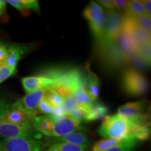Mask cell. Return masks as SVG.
Masks as SVG:
<instances>
[{"instance_id": "obj_1", "label": "cell", "mask_w": 151, "mask_h": 151, "mask_svg": "<svg viewBox=\"0 0 151 151\" xmlns=\"http://www.w3.org/2000/svg\"><path fill=\"white\" fill-rule=\"evenodd\" d=\"M137 49L132 38L121 29L110 43L97 49V51L104 67L109 70H116L127 65L130 54Z\"/></svg>"}, {"instance_id": "obj_2", "label": "cell", "mask_w": 151, "mask_h": 151, "mask_svg": "<svg viewBox=\"0 0 151 151\" xmlns=\"http://www.w3.org/2000/svg\"><path fill=\"white\" fill-rule=\"evenodd\" d=\"M98 133L104 139H123L133 133V127L125 118L116 114L104 118Z\"/></svg>"}, {"instance_id": "obj_3", "label": "cell", "mask_w": 151, "mask_h": 151, "mask_svg": "<svg viewBox=\"0 0 151 151\" xmlns=\"http://www.w3.org/2000/svg\"><path fill=\"white\" fill-rule=\"evenodd\" d=\"M146 105V100H141L127 103L118 108V114L125 118L132 124L133 133L139 127L149 124L148 116L143 113Z\"/></svg>"}, {"instance_id": "obj_4", "label": "cell", "mask_w": 151, "mask_h": 151, "mask_svg": "<svg viewBox=\"0 0 151 151\" xmlns=\"http://www.w3.org/2000/svg\"><path fill=\"white\" fill-rule=\"evenodd\" d=\"M124 14L122 12L112 10L106 13V21L102 35L100 40L97 42V48H101L110 43L116 35L121 31Z\"/></svg>"}, {"instance_id": "obj_5", "label": "cell", "mask_w": 151, "mask_h": 151, "mask_svg": "<svg viewBox=\"0 0 151 151\" xmlns=\"http://www.w3.org/2000/svg\"><path fill=\"white\" fill-rule=\"evenodd\" d=\"M122 86L126 93L134 97L143 95L148 89V83L146 77L133 69L124 71L122 77Z\"/></svg>"}, {"instance_id": "obj_6", "label": "cell", "mask_w": 151, "mask_h": 151, "mask_svg": "<svg viewBox=\"0 0 151 151\" xmlns=\"http://www.w3.org/2000/svg\"><path fill=\"white\" fill-rule=\"evenodd\" d=\"M83 15L89 22L90 29L96 41L98 42L102 35L106 21V13L99 4L91 1L84 9Z\"/></svg>"}, {"instance_id": "obj_7", "label": "cell", "mask_w": 151, "mask_h": 151, "mask_svg": "<svg viewBox=\"0 0 151 151\" xmlns=\"http://www.w3.org/2000/svg\"><path fill=\"white\" fill-rule=\"evenodd\" d=\"M0 151H44L43 143L32 138H11L0 140Z\"/></svg>"}, {"instance_id": "obj_8", "label": "cell", "mask_w": 151, "mask_h": 151, "mask_svg": "<svg viewBox=\"0 0 151 151\" xmlns=\"http://www.w3.org/2000/svg\"><path fill=\"white\" fill-rule=\"evenodd\" d=\"M0 136L5 139L22 137L38 139L41 138V134L33 127H24L0 120Z\"/></svg>"}, {"instance_id": "obj_9", "label": "cell", "mask_w": 151, "mask_h": 151, "mask_svg": "<svg viewBox=\"0 0 151 151\" xmlns=\"http://www.w3.org/2000/svg\"><path fill=\"white\" fill-rule=\"evenodd\" d=\"M45 92L46 90H42L27 94V95L12 104L14 107L25 113L31 120H32L37 116L38 106L41 100L44 97Z\"/></svg>"}, {"instance_id": "obj_10", "label": "cell", "mask_w": 151, "mask_h": 151, "mask_svg": "<svg viewBox=\"0 0 151 151\" xmlns=\"http://www.w3.org/2000/svg\"><path fill=\"white\" fill-rule=\"evenodd\" d=\"M0 120L24 127H32V120L25 113L13 106L0 101Z\"/></svg>"}, {"instance_id": "obj_11", "label": "cell", "mask_w": 151, "mask_h": 151, "mask_svg": "<svg viewBox=\"0 0 151 151\" xmlns=\"http://www.w3.org/2000/svg\"><path fill=\"white\" fill-rule=\"evenodd\" d=\"M122 30L132 38L137 48L150 43V34L138 26L131 17L124 14L122 24Z\"/></svg>"}, {"instance_id": "obj_12", "label": "cell", "mask_w": 151, "mask_h": 151, "mask_svg": "<svg viewBox=\"0 0 151 151\" xmlns=\"http://www.w3.org/2000/svg\"><path fill=\"white\" fill-rule=\"evenodd\" d=\"M83 128L81 122L69 116H64L53 121V125L50 137H63L76 132H83Z\"/></svg>"}, {"instance_id": "obj_13", "label": "cell", "mask_w": 151, "mask_h": 151, "mask_svg": "<svg viewBox=\"0 0 151 151\" xmlns=\"http://www.w3.org/2000/svg\"><path fill=\"white\" fill-rule=\"evenodd\" d=\"M21 83L24 91L27 94L42 90L53 89L56 86V81L43 76L24 77Z\"/></svg>"}, {"instance_id": "obj_14", "label": "cell", "mask_w": 151, "mask_h": 151, "mask_svg": "<svg viewBox=\"0 0 151 151\" xmlns=\"http://www.w3.org/2000/svg\"><path fill=\"white\" fill-rule=\"evenodd\" d=\"M60 143H70L75 145H89L88 135L83 132H76L63 137H48L45 139V146L49 147L55 144Z\"/></svg>"}, {"instance_id": "obj_15", "label": "cell", "mask_w": 151, "mask_h": 151, "mask_svg": "<svg viewBox=\"0 0 151 151\" xmlns=\"http://www.w3.org/2000/svg\"><path fill=\"white\" fill-rule=\"evenodd\" d=\"M27 50V47L22 45H7V55L4 64L9 67L16 69L18 61Z\"/></svg>"}, {"instance_id": "obj_16", "label": "cell", "mask_w": 151, "mask_h": 151, "mask_svg": "<svg viewBox=\"0 0 151 151\" xmlns=\"http://www.w3.org/2000/svg\"><path fill=\"white\" fill-rule=\"evenodd\" d=\"M53 121L48 116H37L32 120V127L46 137H51Z\"/></svg>"}, {"instance_id": "obj_17", "label": "cell", "mask_w": 151, "mask_h": 151, "mask_svg": "<svg viewBox=\"0 0 151 151\" xmlns=\"http://www.w3.org/2000/svg\"><path fill=\"white\" fill-rule=\"evenodd\" d=\"M86 90L90 98L94 101H97L99 94V79L95 73L92 72L90 68L88 69Z\"/></svg>"}, {"instance_id": "obj_18", "label": "cell", "mask_w": 151, "mask_h": 151, "mask_svg": "<svg viewBox=\"0 0 151 151\" xmlns=\"http://www.w3.org/2000/svg\"><path fill=\"white\" fill-rule=\"evenodd\" d=\"M109 108L102 103L94 102L89 112L86 114V121H94L105 118L108 115Z\"/></svg>"}, {"instance_id": "obj_19", "label": "cell", "mask_w": 151, "mask_h": 151, "mask_svg": "<svg viewBox=\"0 0 151 151\" xmlns=\"http://www.w3.org/2000/svg\"><path fill=\"white\" fill-rule=\"evenodd\" d=\"M139 142L140 141L131 134L123 139L122 142L118 146L113 147L106 151H134Z\"/></svg>"}, {"instance_id": "obj_20", "label": "cell", "mask_w": 151, "mask_h": 151, "mask_svg": "<svg viewBox=\"0 0 151 151\" xmlns=\"http://www.w3.org/2000/svg\"><path fill=\"white\" fill-rule=\"evenodd\" d=\"M124 15L129 16H143L147 15L141 1L132 0L128 1L127 9L124 11Z\"/></svg>"}, {"instance_id": "obj_21", "label": "cell", "mask_w": 151, "mask_h": 151, "mask_svg": "<svg viewBox=\"0 0 151 151\" xmlns=\"http://www.w3.org/2000/svg\"><path fill=\"white\" fill-rule=\"evenodd\" d=\"M89 145H75L70 143H60L50 146L45 151H86Z\"/></svg>"}, {"instance_id": "obj_22", "label": "cell", "mask_w": 151, "mask_h": 151, "mask_svg": "<svg viewBox=\"0 0 151 151\" xmlns=\"http://www.w3.org/2000/svg\"><path fill=\"white\" fill-rule=\"evenodd\" d=\"M123 139H104L96 142L92 147V151H106L113 147L118 146Z\"/></svg>"}, {"instance_id": "obj_23", "label": "cell", "mask_w": 151, "mask_h": 151, "mask_svg": "<svg viewBox=\"0 0 151 151\" xmlns=\"http://www.w3.org/2000/svg\"><path fill=\"white\" fill-rule=\"evenodd\" d=\"M73 97L78 102V104L90 106H91L94 101L90 98V95L83 87L79 88L73 92Z\"/></svg>"}, {"instance_id": "obj_24", "label": "cell", "mask_w": 151, "mask_h": 151, "mask_svg": "<svg viewBox=\"0 0 151 151\" xmlns=\"http://www.w3.org/2000/svg\"><path fill=\"white\" fill-rule=\"evenodd\" d=\"M127 65H131L137 69H145L150 67V66L145 62V60L139 54L138 50H136L135 51L130 54L127 60Z\"/></svg>"}, {"instance_id": "obj_25", "label": "cell", "mask_w": 151, "mask_h": 151, "mask_svg": "<svg viewBox=\"0 0 151 151\" xmlns=\"http://www.w3.org/2000/svg\"><path fill=\"white\" fill-rule=\"evenodd\" d=\"M44 97L48 100L52 106H59L63 104L64 99L55 90L52 89L46 90Z\"/></svg>"}, {"instance_id": "obj_26", "label": "cell", "mask_w": 151, "mask_h": 151, "mask_svg": "<svg viewBox=\"0 0 151 151\" xmlns=\"http://www.w3.org/2000/svg\"><path fill=\"white\" fill-rule=\"evenodd\" d=\"M132 20L134 21L138 26H139L147 32L151 33V19L150 17L148 15H143V16H130Z\"/></svg>"}, {"instance_id": "obj_27", "label": "cell", "mask_w": 151, "mask_h": 151, "mask_svg": "<svg viewBox=\"0 0 151 151\" xmlns=\"http://www.w3.org/2000/svg\"><path fill=\"white\" fill-rule=\"evenodd\" d=\"M132 134L139 141L147 140V139H149L150 135V125L149 124H146V125L139 127Z\"/></svg>"}, {"instance_id": "obj_28", "label": "cell", "mask_w": 151, "mask_h": 151, "mask_svg": "<svg viewBox=\"0 0 151 151\" xmlns=\"http://www.w3.org/2000/svg\"><path fill=\"white\" fill-rule=\"evenodd\" d=\"M16 68H12L6 65L5 64L0 65V83L4 82L14 74Z\"/></svg>"}, {"instance_id": "obj_29", "label": "cell", "mask_w": 151, "mask_h": 151, "mask_svg": "<svg viewBox=\"0 0 151 151\" xmlns=\"http://www.w3.org/2000/svg\"><path fill=\"white\" fill-rule=\"evenodd\" d=\"M52 109H53V106L50 104V102H49L46 98L43 97L39 104L37 111L38 112L44 113V114H46V116H48L52 113Z\"/></svg>"}, {"instance_id": "obj_30", "label": "cell", "mask_w": 151, "mask_h": 151, "mask_svg": "<svg viewBox=\"0 0 151 151\" xmlns=\"http://www.w3.org/2000/svg\"><path fill=\"white\" fill-rule=\"evenodd\" d=\"M150 43L145 45L141 47L138 48V51H139V54L142 57L143 59L145 60V62L149 66H150V62H151V54H150Z\"/></svg>"}, {"instance_id": "obj_31", "label": "cell", "mask_w": 151, "mask_h": 151, "mask_svg": "<svg viewBox=\"0 0 151 151\" xmlns=\"http://www.w3.org/2000/svg\"><path fill=\"white\" fill-rule=\"evenodd\" d=\"M67 116V111H65L63 106H55L52 109V113L50 116H48L52 121H55L58 119L62 118V117Z\"/></svg>"}, {"instance_id": "obj_32", "label": "cell", "mask_w": 151, "mask_h": 151, "mask_svg": "<svg viewBox=\"0 0 151 151\" xmlns=\"http://www.w3.org/2000/svg\"><path fill=\"white\" fill-rule=\"evenodd\" d=\"M20 3L26 9H33L37 12H40V6L37 0H20Z\"/></svg>"}, {"instance_id": "obj_33", "label": "cell", "mask_w": 151, "mask_h": 151, "mask_svg": "<svg viewBox=\"0 0 151 151\" xmlns=\"http://www.w3.org/2000/svg\"><path fill=\"white\" fill-rule=\"evenodd\" d=\"M78 104L76 101V99L73 98V97H67L64 99V101H63V107L65 108V111H67V113L68 111H69L71 109H73V108L77 106Z\"/></svg>"}, {"instance_id": "obj_34", "label": "cell", "mask_w": 151, "mask_h": 151, "mask_svg": "<svg viewBox=\"0 0 151 151\" xmlns=\"http://www.w3.org/2000/svg\"><path fill=\"white\" fill-rule=\"evenodd\" d=\"M114 9L116 11H125L128 5V1L126 0H113L112 1Z\"/></svg>"}, {"instance_id": "obj_35", "label": "cell", "mask_w": 151, "mask_h": 151, "mask_svg": "<svg viewBox=\"0 0 151 151\" xmlns=\"http://www.w3.org/2000/svg\"><path fill=\"white\" fill-rule=\"evenodd\" d=\"M7 55V45L0 42V65L4 64Z\"/></svg>"}, {"instance_id": "obj_36", "label": "cell", "mask_w": 151, "mask_h": 151, "mask_svg": "<svg viewBox=\"0 0 151 151\" xmlns=\"http://www.w3.org/2000/svg\"><path fill=\"white\" fill-rule=\"evenodd\" d=\"M98 3L99 5L101 4L104 8L106 9L107 11L115 10L112 1H111V0H99V1H98Z\"/></svg>"}, {"instance_id": "obj_37", "label": "cell", "mask_w": 151, "mask_h": 151, "mask_svg": "<svg viewBox=\"0 0 151 151\" xmlns=\"http://www.w3.org/2000/svg\"><path fill=\"white\" fill-rule=\"evenodd\" d=\"M6 2L20 11H25L27 10L26 9H24V7L20 3V0H8V1H6Z\"/></svg>"}, {"instance_id": "obj_38", "label": "cell", "mask_w": 151, "mask_h": 151, "mask_svg": "<svg viewBox=\"0 0 151 151\" xmlns=\"http://www.w3.org/2000/svg\"><path fill=\"white\" fill-rule=\"evenodd\" d=\"M142 1V4L144 7L145 11H146V14L148 16H151V1L150 0H143Z\"/></svg>"}, {"instance_id": "obj_39", "label": "cell", "mask_w": 151, "mask_h": 151, "mask_svg": "<svg viewBox=\"0 0 151 151\" xmlns=\"http://www.w3.org/2000/svg\"><path fill=\"white\" fill-rule=\"evenodd\" d=\"M6 1L4 0H0V16H3L6 11Z\"/></svg>"}]
</instances>
